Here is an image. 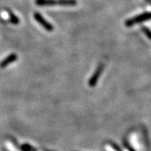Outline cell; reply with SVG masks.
Wrapping results in <instances>:
<instances>
[{"label": "cell", "instance_id": "52a82bcc", "mask_svg": "<svg viewBox=\"0 0 151 151\" xmlns=\"http://www.w3.org/2000/svg\"><path fill=\"white\" fill-rule=\"evenodd\" d=\"M22 150L23 151H35V150L29 144H23L22 146Z\"/></svg>", "mask_w": 151, "mask_h": 151}, {"label": "cell", "instance_id": "7a4b0ae2", "mask_svg": "<svg viewBox=\"0 0 151 151\" xmlns=\"http://www.w3.org/2000/svg\"><path fill=\"white\" fill-rule=\"evenodd\" d=\"M150 19H151V12H145V13L140 14L137 16H135L132 19H128L127 21H126L125 25L127 27H130L135 25V24H138L141 22L147 21V20H150Z\"/></svg>", "mask_w": 151, "mask_h": 151}, {"label": "cell", "instance_id": "30bf717a", "mask_svg": "<svg viewBox=\"0 0 151 151\" xmlns=\"http://www.w3.org/2000/svg\"><path fill=\"white\" fill-rule=\"evenodd\" d=\"M127 149H128V150H129V151H134V150H133V149H132V148H131V147H129L128 146H127Z\"/></svg>", "mask_w": 151, "mask_h": 151}, {"label": "cell", "instance_id": "8992f818", "mask_svg": "<svg viewBox=\"0 0 151 151\" xmlns=\"http://www.w3.org/2000/svg\"><path fill=\"white\" fill-rule=\"evenodd\" d=\"M8 12H9V19L12 24H13V25H18L19 23V22H20L19 18H18L15 14L12 13V12L8 11Z\"/></svg>", "mask_w": 151, "mask_h": 151}, {"label": "cell", "instance_id": "6da1fadb", "mask_svg": "<svg viewBox=\"0 0 151 151\" xmlns=\"http://www.w3.org/2000/svg\"><path fill=\"white\" fill-rule=\"evenodd\" d=\"M35 4L38 6H75L76 0H35Z\"/></svg>", "mask_w": 151, "mask_h": 151}, {"label": "cell", "instance_id": "ba28073f", "mask_svg": "<svg viewBox=\"0 0 151 151\" xmlns=\"http://www.w3.org/2000/svg\"><path fill=\"white\" fill-rule=\"evenodd\" d=\"M142 30H143V32H144V34H145L150 39H151V31L149 29H147V28H146V27H143V28H142Z\"/></svg>", "mask_w": 151, "mask_h": 151}, {"label": "cell", "instance_id": "5b68a950", "mask_svg": "<svg viewBox=\"0 0 151 151\" xmlns=\"http://www.w3.org/2000/svg\"><path fill=\"white\" fill-rule=\"evenodd\" d=\"M17 58H18V56L16 54L12 53L11 55L7 56L5 59L2 60V62H0V68H4L7 67L8 65H10L11 63L15 62V61L17 60Z\"/></svg>", "mask_w": 151, "mask_h": 151}, {"label": "cell", "instance_id": "277c9868", "mask_svg": "<svg viewBox=\"0 0 151 151\" xmlns=\"http://www.w3.org/2000/svg\"><path fill=\"white\" fill-rule=\"evenodd\" d=\"M34 18L46 31H48V32H52V31L54 30L53 25H52L50 22H48L47 20H45V19H44V17H43L40 13L35 12V13L34 14Z\"/></svg>", "mask_w": 151, "mask_h": 151}, {"label": "cell", "instance_id": "8fae6325", "mask_svg": "<svg viewBox=\"0 0 151 151\" xmlns=\"http://www.w3.org/2000/svg\"><path fill=\"white\" fill-rule=\"evenodd\" d=\"M147 2H151V0H147Z\"/></svg>", "mask_w": 151, "mask_h": 151}, {"label": "cell", "instance_id": "3957f363", "mask_svg": "<svg viewBox=\"0 0 151 151\" xmlns=\"http://www.w3.org/2000/svg\"><path fill=\"white\" fill-rule=\"evenodd\" d=\"M104 68V64H100V65H98V67L97 68L96 71H94V73L93 74V75L91 77L90 80L88 81L89 86L91 87V88H94V87L96 86V84H97L98 80H99L100 77H101L102 72H103Z\"/></svg>", "mask_w": 151, "mask_h": 151}, {"label": "cell", "instance_id": "9c48e42d", "mask_svg": "<svg viewBox=\"0 0 151 151\" xmlns=\"http://www.w3.org/2000/svg\"><path fill=\"white\" fill-rule=\"evenodd\" d=\"M111 147H112L114 149L115 151H122V150H121V148L119 147L118 146L116 145V144H114V143H111Z\"/></svg>", "mask_w": 151, "mask_h": 151}]
</instances>
